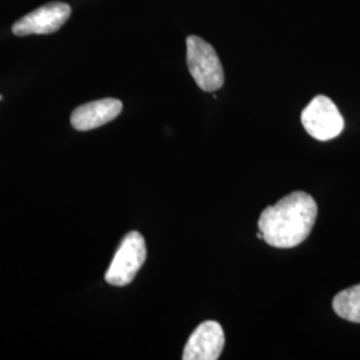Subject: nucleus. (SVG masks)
<instances>
[{"mask_svg":"<svg viewBox=\"0 0 360 360\" xmlns=\"http://www.w3.org/2000/svg\"><path fill=\"white\" fill-rule=\"evenodd\" d=\"M318 217L315 199L303 191H295L275 206L267 207L257 221L263 240L276 248H292L303 243L312 231Z\"/></svg>","mask_w":360,"mask_h":360,"instance_id":"nucleus-1","label":"nucleus"},{"mask_svg":"<svg viewBox=\"0 0 360 360\" xmlns=\"http://www.w3.org/2000/svg\"><path fill=\"white\" fill-rule=\"evenodd\" d=\"M186 44L187 65L199 89L206 92L221 89L224 83V71L214 47L206 40L195 35L188 37Z\"/></svg>","mask_w":360,"mask_h":360,"instance_id":"nucleus-2","label":"nucleus"},{"mask_svg":"<svg viewBox=\"0 0 360 360\" xmlns=\"http://www.w3.org/2000/svg\"><path fill=\"white\" fill-rule=\"evenodd\" d=\"M146 257L147 247L142 233L129 232L123 238L115 257L105 272V282L116 287H124L131 283L142 269Z\"/></svg>","mask_w":360,"mask_h":360,"instance_id":"nucleus-3","label":"nucleus"},{"mask_svg":"<svg viewBox=\"0 0 360 360\" xmlns=\"http://www.w3.org/2000/svg\"><path fill=\"white\" fill-rule=\"evenodd\" d=\"M302 124L314 139L327 142L342 134L345 119L330 98L318 95L303 110Z\"/></svg>","mask_w":360,"mask_h":360,"instance_id":"nucleus-4","label":"nucleus"},{"mask_svg":"<svg viewBox=\"0 0 360 360\" xmlns=\"http://www.w3.org/2000/svg\"><path fill=\"white\" fill-rule=\"evenodd\" d=\"M70 15L71 7L67 3L52 1L27 13L26 16L15 22L13 26V35L27 37L53 34L65 25Z\"/></svg>","mask_w":360,"mask_h":360,"instance_id":"nucleus-5","label":"nucleus"},{"mask_svg":"<svg viewBox=\"0 0 360 360\" xmlns=\"http://www.w3.org/2000/svg\"><path fill=\"white\" fill-rule=\"evenodd\" d=\"M224 343V331L218 322L200 323L190 336L181 358L183 360L219 359Z\"/></svg>","mask_w":360,"mask_h":360,"instance_id":"nucleus-6","label":"nucleus"},{"mask_svg":"<svg viewBox=\"0 0 360 360\" xmlns=\"http://www.w3.org/2000/svg\"><path fill=\"white\" fill-rule=\"evenodd\" d=\"M123 104L114 98H105L91 103L83 104L74 110L71 124L77 131H90L102 127L120 115Z\"/></svg>","mask_w":360,"mask_h":360,"instance_id":"nucleus-7","label":"nucleus"},{"mask_svg":"<svg viewBox=\"0 0 360 360\" xmlns=\"http://www.w3.org/2000/svg\"><path fill=\"white\" fill-rule=\"evenodd\" d=\"M333 309L342 319L360 323V284L343 290L335 296Z\"/></svg>","mask_w":360,"mask_h":360,"instance_id":"nucleus-8","label":"nucleus"}]
</instances>
